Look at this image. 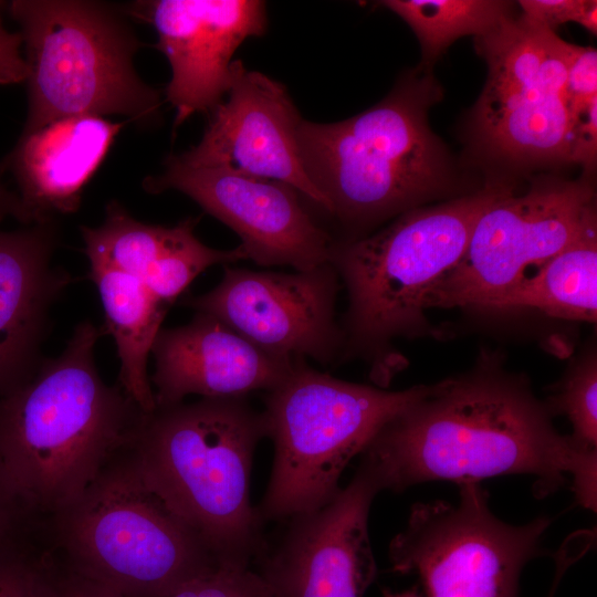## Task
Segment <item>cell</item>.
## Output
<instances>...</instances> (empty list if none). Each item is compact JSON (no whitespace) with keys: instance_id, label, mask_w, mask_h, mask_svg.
<instances>
[{"instance_id":"17","label":"cell","mask_w":597,"mask_h":597,"mask_svg":"<svg viewBox=\"0 0 597 597\" xmlns=\"http://www.w3.org/2000/svg\"><path fill=\"white\" fill-rule=\"evenodd\" d=\"M151 354L156 407L181 402L188 395L226 398L270 391L297 358L270 353L199 312L186 325L161 328Z\"/></svg>"},{"instance_id":"27","label":"cell","mask_w":597,"mask_h":597,"mask_svg":"<svg viewBox=\"0 0 597 597\" xmlns=\"http://www.w3.org/2000/svg\"><path fill=\"white\" fill-rule=\"evenodd\" d=\"M54 557L38 547L0 559V597H49Z\"/></svg>"},{"instance_id":"21","label":"cell","mask_w":597,"mask_h":597,"mask_svg":"<svg viewBox=\"0 0 597 597\" xmlns=\"http://www.w3.org/2000/svg\"><path fill=\"white\" fill-rule=\"evenodd\" d=\"M531 308L547 316L596 323L597 221L527 275L489 310Z\"/></svg>"},{"instance_id":"22","label":"cell","mask_w":597,"mask_h":597,"mask_svg":"<svg viewBox=\"0 0 597 597\" xmlns=\"http://www.w3.org/2000/svg\"><path fill=\"white\" fill-rule=\"evenodd\" d=\"M399 15L419 40L420 67L431 71L457 39L482 36L512 18V3L495 0H385L377 2Z\"/></svg>"},{"instance_id":"11","label":"cell","mask_w":597,"mask_h":597,"mask_svg":"<svg viewBox=\"0 0 597 597\" xmlns=\"http://www.w3.org/2000/svg\"><path fill=\"white\" fill-rule=\"evenodd\" d=\"M597 221L593 184L546 178L500 197L479 218L467 250L430 297L431 307H489Z\"/></svg>"},{"instance_id":"20","label":"cell","mask_w":597,"mask_h":597,"mask_svg":"<svg viewBox=\"0 0 597 597\" xmlns=\"http://www.w3.org/2000/svg\"><path fill=\"white\" fill-rule=\"evenodd\" d=\"M88 277L97 287L105 314L102 332L111 334L116 344L121 363L117 384L143 411L150 412L156 402L147 363L168 306L134 275L91 264Z\"/></svg>"},{"instance_id":"2","label":"cell","mask_w":597,"mask_h":597,"mask_svg":"<svg viewBox=\"0 0 597 597\" xmlns=\"http://www.w3.org/2000/svg\"><path fill=\"white\" fill-rule=\"evenodd\" d=\"M102 328H74L60 356L0 397V458L28 506L45 522L74 503L135 437L146 413L101 377Z\"/></svg>"},{"instance_id":"9","label":"cell","mask_w":597,"mask_h":597,"mask_svg":"<svg viewBox=\"0 0 597 597\" xmlns=\"http://www.w3.org/2000/svg\"><path fill=\"white\" fill-rule=\"evenodd\" d=\"M475 40L488 64L473 111L483 149L510 164H569L573 116L565 82L575 44L524 15Z\"/></svg>"},{"instance_id":"33","label":"cell","mask_w":597,"mask_h":597,"mask_svg":"<svg viewBox=\"0 0 597 597\" xmlns=\"http://www.w3.org/2000/svg\"><path fill=\"white\" fill-rule=\"evenodd\" d=\"M0 1V85L20 84L27 81L28 66L21 53L23 45L20 32L9 31L2 21Z\"/></svg>"},{"instance_id":"28","label":"cell","mask_w":597,"mask_h":597,"mask_svg":"<svg viewBox=\"0 0 597 597\" xmlns=\"http://www.w3.org/2000/svg\"><path fill=\"white\" fill-rule=\"evenodd\" d=\"M167 597H276L265 579L249 566L220 565Z\"/></svg>"},{"instance_id":"14","label":"cell","mask_w":597,"mask_h":597,"mask_svg":"<svg viewBox=\"0 0 597 597\" xmlns=\"http://www.w3.org/2000/svg\"><path fill=\"white\" fill-rule=\"evenodd\" d=\"M380 488L359 464L354 478L324 505L290 517L260 575L276 597H364L377 574L368 531Z\"/></svg>"},{"instance_id":"12","label":"cell","mask_w":597,"mask_h":597,"mask_svg":"<svg viewBox=\"0 0 597 597\" xmlns=\"http://www.w3.org/2000/svg\"><path fill=\"white\" fill-rule=\"evenodd\" d=\"M338 280L331 263L294 273L224 266L216 287L181 303L270 353L328 365L345 348L335 320Z\"/></svg>"},{"instance_id":"29","label":"cell","mask_w":597,"mask_h":597,"mask_svg":"<svg viewBox=\"0 0 597 597\" xmlns=\"http://www.w3.org/2000/svg\"><path fill=\"white\" fill-rule=\"evenodd\" d=\"M572 116L597 98V51L591 46L575 45L569 57L565 82Z\"/></svg>"},{"instance_id":"5","label":"cell","mask_w":597,"mask_h":597,"mask_svg":"<svg viewBox=\"0 0 597 597\" xmlns=\"http://www.w3.org/2000/svg\"><path fill=\"white\" fill-rule=\"evenodd\" d=\"M510 191L485 186L408 210L373 234L334 240L328 263L348 293L343 358L378 360L394 338L426 333L432 293L463 256L481 214Z\"/></svg>"},{"instance_id":"25","label":"cell","mask_w":597,"mask_h":597,"mask_svg":"<svg viewBox=\"0 0 597 597\" xmlns=\"http://www.w3.org/2000/svg\"><path fill=\"white\" fill-rule=\"evenodd\" d=\"M551 413H563L573 427L570 438L586 452H597V359L589 353L566 374L546 404Z\"/></svg>"},{"instance_id":"31","label":"cell","mask_w":597,"mask_h":597,"mask_svg":"<svg viewBox=\"0 0 597 597\" xmlns=\"http://www.w3.org/2000/svg\"><path fill=\"white\" fill-rule=\"evenodd\" d=\"M522 15L549 30L579 19L585 0H522Z\"/></svg>"},{"instance_id":"6","label":"cell","mask_w":597,"mask_h":597,"mask_svg":"<svg viewBox=\"0 0 597 597\" xmlns=\"http://www.w3.org/2000/svg\"><path fill=\"white\" fill-rule=\"evenodd\" d=\"M127 447L44 522L46 545L64 566L122 597H167L221 564L147 486Z\"/></svg>"},{"instance_id":"30","label":"cell","mask_w":597,"mask_h":597,"mask_svg":"<svg viewBox=\"0 0 597 597\" xmlns=\"http://www.w3.org/2000/svg\"><path fill=\"white\" fill-rule=\"evenodd\" d=\"M597 154V98L573 115L569 163L580 165L589 176L596 165Z\"/></svg>"},{"instance_id":"35","label":"cell","mask_w":597,"mask_h":597,"mask_svg":"<svg viewBox=\"0 0 597 597\" xmlns=\"http://www.w3.org/2000/svg\"><path fill=\"white\" fill-rule=\"evenodd\" d=\"M577 23L584 27L590 33H597V1L585 0L584 8Z\"/></svg>"},{"instance_id":"16","label":"cell","mask_w":597,"mask_h":597,"mask_svg":"<svg viewBox=\"0 0 597 597\" xmlns=\"http://www.w3.org/2000/svg\"><path fill=\"white\" fill-rule=\"evenodd\" d=\"M133 14L154 25L157 48L169 61L171 78L165 94L176 109L175 127L222 102L234 52L266 29L265 3L258 0L137 2Z\"/></svg>"},{"instance_id":"10","label":"cell","mask_w":597,"mask_h":597,"mask_svg":"<svg viewBox=\"0 0 597 597\" xmlns=\"http://www.w3.org/2000/svg\"><path fill=\"white\" fill-rule=\"evenodd\" d=\"M459 485L457 503L418 502L389 544L391 569L416 573L428 597H519L523 567L541 554L551 520L498 519L480 482Z\"/></svg>"},{"instance_id":"1","label":"cell","mask_w":597,"mask_h":597,"mask_svg":"<svg viewBox=\"0 0 597 597\" xmlns=\"http://www.w3.org/2000/svg\"><path fill=\"white\" fill-rule=\"evenodd\" d=\"M360 455L381 491L528 474L536 493L548 494L570 476L577 502L596 509L597 453L561 434L528 384L495 363L428 386Z\"/></svg>"},{"instance_id":"32","label":"cell","mask_w":597,"mask_h":597,"mask_svg":"<svg viewBox=\"0 0 597 597\" xmlns=\"http://www.w3.org/2000/svg\"><path fill=\"white\" fill-rule=\"evenodd\" d=\"M54 559V574L49 597H122L105 585L77 574L55 557Z\"/></svg>"},{"instance_id":"26","label":"cell","mask_w":597,"mask_h":597,"mask_svg":"<svg viewBox=\"0 0 597 597\" xmlns=\"http://www.w3.org/2000/svg\"><path fill=\"white\" fill-rule=\"evenodd\" d=\"M44 545V522L21 498L0 458V559Z\"/></svg>"},{"instance_id":"8","label":"cell","mask_w":597,"mask_h":597,"mask_svg":"<svg viewBox=\"0 0 597 597\" xmlns=\"http://www.w3.org/2000/svg\"><path fill=\"white\" fill-rule=\"evenodd\" d=\"M427 385L391 391L349 383L297 357L262 411L274 461L260 507L263 519L316 510L341 489L339 478L380 429L419 400Z\"/></svg>"},{"instance_id":"34","label":"cell","mask_w":597,"mask_h":597,"mask_svg":"<svg viewBox=\"0 0 597 597\" xmlns=\"http://www.w3.org/2000/svg\"><path fill=\"white\" fill-rule=\"evenodd\" d=\"M8 217L14 218L27 226L33 224V220L23 206L20 196L0 181V221Z\"/></svg>"},{"instance_id":"18","label":"cell","mask_w":597,"mask_h":597,"mask_svg":"<svg viewBox=\"0 0 597 597\" xmlns=\"http://www.w3.org/2000/svg\"><path fill=\"white\" fill-rule=\"evenodd\" d=\"M56 219L0 230V397L29 380L43 359L50 310L74 282L52 265Z\"/></svg>"},{"instance_id":"7","label":"cell","mask_w":597,"mask_h":597,"mask_svg":"<svg viewBox=\"0 0 597 597\" xmlns=\"http://www.w3.org/2000/svg\"><path fill=\"white\" fill-rule=\"evenodd\" d=\"M28 66V115L22 134L78 115H122L154 126L160 93L137 74L140 43L111 4L83 0H13Z\"/></svg>"},{"instance_id":"24","label":"cell","mask_w":597,"mask_h":597,"mask_svg":"<svg viewBox=\"0 0 597 597\" xmlns=\"http://www.w3.org/2000/svg\"><path fill=\"white\" fill-rule=\"evenodd\" d=\"M198 221V218L184 220L180 235L148 268L143 277L154 297L168 307L208 268L247 260L240 245L231 250H217L202 243L195 234Z\"/></svg>"},{"instance_id":"13","label":"cell","mask_w":597,"mask_h":597,"mask_svg":"<svg viewBox=\"0 0 597 597\" xmlns=\"http://www.w3.org/2000/svg\"><path fill=\"white\" fill-rule=\"evenodd\" d=\"M143 186L150 193L172 189L190 197L239 235L247 260L258 265L308 271L328 263L334 239L287 184L223 167H191L171 155L163 174Z\"/></svg>"},{"instance_id":"3","label":"cell","mask_w":597,"mask_h":597,"mask_svg":"<svg viewBox=\"0 0 597 597\" xmlns=\"http://www.w3.org/2000/svg\"><path fill=\"white\" fill-rule=\"evenodd\" d=\"M440 98L431 71L419 66L356 116L329 124L302 119L305 171L327 212L352 232L346 240L450 195V158L428 124V111Z\"/></svg>"},{"instance_id":"19","label":"cell","mask_w":597,"mask_h":597,"mask_svg":"<svg viewBox=\"0 0 597 597\" xmlns=\"http://www.w3.org/2000/svg\"><path fill=\"white\" fill-rule=\"evenodd\" d=\"M123 126L103 116L78 115L21 134L0 170H11L33 223L78 209L84 187Z\"/></svg>"},{"instance_id":"23","label":"cell","mask_w":597,"mask_h":597,"mask_svg":"<svg viewBox=\"0 0 597 597\" xmlns=\"http://www.w3.org/2000/svg\"><path fill=\"white\" fill-rule=\"evenodd\" d=\"M182 228L184 220L174 227L140 222L118 201L112 200L105 207L102 224L81 226L80 230L90 265L112 268L143 280Z\"/></svg>"},{"instance_id":"36","label":"cell","mask_w":597,"mask_h":597,"mask_svg":"<svg viewBox=\"0 0 597 597\" xmlns=\"http://www.w3.org/2000/svg\"><path fill=\"white\" fill-rule=\"evenodd\" d=\"M385 597H422L420 596L417 590L410 589L401 593H385Z\"/></svg>"},{"instance_id":"15","label":"cell","mask_w":597,"mask_h":597,"mask_svg":"<svg viewBox=\"0 0 597 597\" xmlns=\"http://www.w3.org/2000/svg\"><path fill=\"white\" fill-rule=\"evenodd\" d=\"M227 95L211 112L201 140L177 155L179 160L287 184L327 211L305 171L298 147L302 118L286 88L235 60Z\"/></svg>"},{"instance_id":"4","label":"cell","mask_w":597,"mask_h":597,"mask_svg":"<svg viewBox=\"0 0 597 597\" xmlns=\"http://www.w3.org/2000/svg\"><path fill=\"white\" fill-rule=\"evenodd\" d=\"M266 437L245 397L201 398L146 412L127 447L147 486L221 565L262 552V517L250 500L253 455Z\"/></svg>"}]
</instances>
